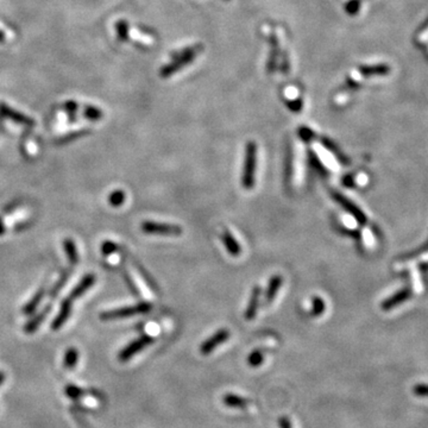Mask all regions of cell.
Returning <instances> with one entry per match:
<instances>
[{"label": "cell", "instance_id": "cell-1", "mask_svg": "<svg viewBox=\"0 0 428 428\" xmlns=\"http://www.w3.org/2000/svg\"><path fill=\"white\" fill-rule=\"evenodd\" d=\"M257 167V145L255 142L246 143L244 166H243L242 184L245 189H251L255 186V174Z\"/></svg>", "mask_w": 428, "mask_h": 428}, {"label": "cell", "instance_id": "cell-2", "mask_svg": "<svg viewBox=\"0 0 428 428\" xmlns=\"http://www.w3.org/2000/svg\"><path fill=\"white\" fill-rule=\"evenodd\" d=\"M152 309L151 303L149 302H140L133 306L128 307H120V308L106 310L100 314L101 320H117V319H126L131 318V316L146 314Z\"/></svg>", "mask_w": 428, "mask_h": 428}, {"label": "cell", "instance_id": "cell-3", "mask_svg": "<svg viewBox=\"0 0 428 428\" xmlns=\"http://www.w3.org/2000/svg\"><path fill=\"white\" fill-rule=\"evenodd\" d=\"M155 342V338H152L150 336H142L139 338L132 340L131 342H128L124 348L120 350L118 353V359L120 362L125 363L128 360H130L132 357L138 354L140 351L144 350L145 347H148L149 345H151Z\"/></svg>", "mask_w": 428, "mask_h": 428}, {"label": "cell", "instance_id": "cell-4", "mask_svg": "<svg viewBox=\"0 0 428 428\" xmlns=\"http://www.w3.org/2000/svg\"><path fill=\"white\" fill-rule=\"evenodd\" d=\"M140 228L144 233L148 234H162V236H180L182 228L177 225L166 224V222L144 221L140 225Z\"/></svg>", "mask_w": 428, "mask_h": 428}, {"label": "cell", "instance_id": "cell-5", "mask_svg": "<svg viewBox=\"0 0 428 428\" xmlns=\"http://www.w3.org/2000/svg\"><path fill=\"white\" fill-rule=\"evenodd\" d=\"M332 196H333L334 200L338 202L340 206L344 208L346 212L350 213L351 215H352L353 218L356 219L357 222H358L359 225H365L366 224L365 214L363 213V211L360 210V208L357 206V205H354L352 201L348 200L346 196L340 194V193H338V192H333Z\"/></svg>", "mask_w": 428, "mask_h": 428}, {"label": "cell", "instance_id": "cell-6", "mask_svg": "<svg viewBox=\"0 0 428 428\" xmlns=\"http://www.w3.org/2000/svg\"><path fill=\"white\" fill-rule=\"evenodd\" d=\"M230 338V331H227L226 328H221V330L216 331L213 336H211L210 338L205 340L200 346V352L204 356H208L215 350L216 347L220 346L221 344H224L226 340Z\"/></svg>", "mask_w": 428, "mask_h": 428}, {"label": "cell", "instance_id": "cell-7", "mask_svg": "<svg viewBox=\"0 0 428 428\" xmlns=\"http://www.w3.org/2000/svg\"><path fill=\"white\" fill-rule=\"evenodd\" d=\"M73 309V301L69 298H66L61 303L58 314L55 316V319L51 322V330L57 331L63 327V325L68 321L70 314H72Z\"/></svg>", "mask_w": 428, "mask_h": 428}, {"label": "cell", "instance_id": "cell-8", "mask_svg": "<svg viewBox=\"0 0 428 428\" xmlns=\"http://www.w3.org/2000/svg\"><path fill=\"white\" fill-rule=\"evenodd\" d=\"M95 280H96L95 275H93V274L85 275V276L82 277L81 280H80V282H79L74 287V288H73V290H72V292H70V294H69L68 298L72 301L78 300V299L81 298V296L84 295L85 293L87 292V290H89L90 288H92V286H93V284H94Z\"/></svg>", "mask_w": 428, "mask_h": 428}, {"label": "cell", "instance_id": "cell-9", "mask_svg": "<svg viewBox=\"0 0 428 428\" xmlns=\"http://www.w3.org/2000/svg\"><path fill=\"white\" fill-rule=\"evenodd\" d=\"M0 114H1V116H4V117H6V118H10L11 120H13V122L18 123V124L28 125V126H32L35 124L34 120H32L31 118L24 116L23 113L17 112V111L12 110V108L6 106L5 104H0Z\"/></svg>", "mask_w": 428, "mask_h": 428}, {"label": "cell", "instance_id": "cell-10", "mask_svg": "<svg viewBox=\"0 0 428 428\" xmlns=\"http://www.w3.org/2000/svg\"><path fill=\"white\" fill-rule=\"evenodd\" d=\"M50 310H51V306H46L42 310H41L38 314L32 316L30 320H29L24 325V332L26 334H32V333L36 332V331L38 330V327L42 325V322L45 320V318L48 316L49 313H50Z\"/></svg>", "mask_w": 428, "mask_h": 428}, {"label": "cell", "instance_id": "cell-11", "mask_svg": "<svg viewBox=\"0 0 428 428\" xmlns=\"http://www.w3.org/2000/svg\"><path fill=\"white\" fill-rule=\"evenodd\" d=\"M409 298H410V290L408 288H404L402 290H400V292L395 293V294L390 296V298L386 299V300L382 303V309L390 310L392 308H395V307L400 306L401 303H403L404 301L408 300Z\"/></svg>", "mask_w": 428, "mask_h": 428}, {"label": "cell", "instance_id": "cell-12", "mask_svg": "<svg viewBox=\"0 0 428 428\" xmlns=\"http://www.w3.org/2000/svg\"><path fill=\"white\" fill-rule=\"evenodd\" d=\"M259 298H260V288L259 287H254L252 289L250 300H249V304L246 307L245 310V319L246 320H252L257 314V310H258V304H259Z\"/></svg>", "mask_w": 428, "mask_h": 428}, {"label": "cell", "instance_id": "cell-13", "mask_svg": "<svg viewBox=\"0 0 428 428\" xmlns=\"http://www.w3.org/2000/svg\"><path fill=\"white\" fill-rule=\"evenodd\" d=\"M222 242H224L225 248H226V250L228 251V254L232 255V256H239L240 254H242V248H240V244L238 242H237V239L234 238L232 236V233L228 232V231H225L224 234H222Z\"/></svg>", "mask_w": 428, "mask_h": 428}, {"label": "cell", "instance_id": "cell-14", "mask_svg": "<svg viewBox=\"0 0 428 428\" xmlns=\"http://www.w3.org/2000/svg\"><path fill=\"white\" fill-rule=\"evenodd\" d=\"M281 286H282V277L280 275H274L271 277V280L269 281V286L266 288L265 292V302L270 303L275 298H276L278 290H280Z\"/></svg>", "mask_w": 428, "mask_h": 428}, {"label": "cell", "instance_id": "cell-15", "mask_svg": "<svg viewBox=\"0 0 428 428\" xmlns=\"http://www.w3.org/2000/svg\"><path fill=\"white\" fill-rule=\"evenodd\" d=\"M63 249H64V252H66L67 257H68L70 265L78 264L79 263V252H78V248H76V244L74 243V240L70 239V238L64 239L63 240Z\"/></svg>", "mask_w": 428, "mask_h": 428}, {"label": "cell", "instance_id": "cell-16", "mask_svg": "<svg viewBox=\"0 0 428 428\" xmlns=\"http://www.w3.org/2000/svg\"><path fill=\"white\" fill-rule=\"evenodd\" d=\"M222 402L230 408H245L249 404V400L237 394H226L222 397Z\"/></svg>", "mask_w": 428, "mask_h": 428}, {"label": "cell", "instance_id": "cell-17", "mask_svg": "<svg viewBox=\"0 0 428 428\" xmlns=\"http://www.w3.org/2000/svg\"><path fill=\"white\" fill-rule=\"evenodd\" d=\"M45 295V289L44 288H41L38 292L32 296V299L30 301H29L28 303L25 304L24 307H23V313H24L25 315H31L32 313L36 310V308L38 306H40V303L42 302L43 298H44Z\"/></svg>", "mask_w": 428, "mask_h": 428}, {"label": "cell", "instance_id": "cell-18", "mask_svg": "<svg viewBox=\"0 0 428 428\" xmlns=\"http://www.w3.org/2000/svg\"><path fill=\"white\" fill-rule=\"evenodd\" d=\"M79 363V350L75 347L67 348L63 356V366L66 369H74Z\"/></svg>", "mask_w": 428, "mask_h": 428}, {"label": "cell", "instance_id": "cell-19", "mask_svg": "<svg viewBox=\"0 0 428 428\" xmlns=\"http://www.w3.org/2000/svg\"><path fill=\"white\" fill-rule=\"evenodd\" d=\"M64 394L67 397H69L70 400H80V398L85 395V390L80 386L75 385V384H68V385L64 388Z\"/></svg>", "mask_w": 428, "mask_h": 428}, {"label": "cell", "instance_id": "cell-20", "mask_svg": "<svg viewBox=\"0 0 428 428\" xmlns=\"http://www.w3.org/2000/svg\"><path fill=\"white\" fill-rule=\"evenodd\" d=\"M69 276H70V270H69V271L63 272L62 276L60 277V280H58L57 282L55 283V286L52 287V289L50 290V294H49V295H50V298H51V299H55V298H56L58 293L61 292V289H62L63 287H64V284H66L67 282H68Z\"/></svg>", "mask_w": 428, "mask_h": 428}, {"label": "cell", "instance_id": "cell-21", "mask_svg": "<svg viewBox=\"0 0 428 428\" xmlns=\"http://www.w3.org/2000/svg\"><path fill=\"white\" fill-rule=\"evenodd\" d=\"M108 202H110L111 206H114V207L122 206V205L125 202V193L120 189L114 190V192L111 193L110 196H108Z\"/></svg>", "mask_w": 428, "mask_h": 428}, {"label": "cell", "instance_id": "cell-22", "mask_svg": "<svg viewBox=\"0 0 428 428\" xmlns=\"http://www.w3.org/2000/svg\"><path fill=\"white\" fill-rule=\"evenodd\" d=\"M325 309H326V304H325V301L322 300L321 298H319V296H314V298H313V300H312V310H310L312 315H314V316L321 315L322 313L325 312Z\"/></svg>", "mask_w": 428, "mask_h": 428}, {"label": "cell", "instance_id": "cell-23", "mask_svg": "<svg viewBox=\"0 0 428 428\" xmlns=\"http://www.w3.org/2000/svg\"><path fill=\"white\" fill-rule=\"evenodd\" d=\"M263 362H264V356H263V353L260 352L259 350L252 351V352L249 354L248 363H249V365L251 366V368H257V366H260L263 364Z\"/></svg>", "mask_w": 428, "mask_h": 428}, {"label": "cell", "instance_id": "cell-24", "mask_svg": "<svg viewBox=\"0 0 428 428\" xmlns=\"http://www.w3.org/2000/svg\"><path fill=\"white\" fill-rule=\"evenodd\" d=\"M293 172V155L292 151L288 150L286 154V160H284V180L287 183L290 182Z\"/></svg>", "mask_w": 428, "mask_h": 428}, {"label": "cell", "instance_id": "cell-25", "mask_svg": "<svg viewBox=\"0 0 428 428\" xmlns=\"http://www.w3.org/2000/svg\"><path fill=\"white\" fill-rule=\"evenodd\" d=\"M309 161H310V163H312V166L314 167V168L318 170L319 172H321V174H325V175L327 174L326 168H325L324 163L321 162L320 158L316 156V154H314L313 151L309 152Z\"/></svg>", "mask_w": 428, "mask_h": 428}, {"label": "cell", "instance_id": "cell-26", "mask_svg": "<svg viewBox=\"0 0 428 428\" xmlns=\"http://www.w3.org/2000/svg\"><path fill=\"white\" fill-rule=\"evenodd\" d=\"M85 117L90 120H99L102 117V112L99 108L88 106L85 110Z\"/></svg>", "mask_w": 428, "mask_h": 428}, {"label": "cell", "instance_id": "cell-27", "mask_svg": "<svg viewBox=\"0 0 428 428\" xmlns=\"http://www.w3.org/2000/svg\"><path fill=\"white\" fill-rule=\"evenodd\" d=\"M117 251V245L114 244L113 242H110V240H107V242H104L101 245V252L104 255H112L114 252Z\"/></svg>", "mask_w": 428, "mask_h": 428}, {"label": "cell", "instance_id": "cell-28", "mask_svg": "<svg viewBox=\"0 0 428 428\" xmlns=\"http://www.w3.org/2000/svg\"><path fill=\"white\" fill-rule=\"evenodd\" d=\"M413 392L416 396L428 397V384H416L413 388Z\"/></svg>", "mask_w": 428, "mask_h": 428}, {"label": "cell", "instance_id": "cell-29", "mask_svg": "<svg viewBox=\"0 0 428 428\" xmlns=\"http://www.w3.org/2000/svg\"><path fill=\"white\" fill-rule=\"evenodd\" d=\"M299 133H300V137L304 142H310V140L315 137L314 132H313L312 130H309L308 128H301L300 130H299Z\"/></svg>", "mask_w": 428, "mask_h": 428}, {"label": "cell", "instance_id": "cell-30", "mask_svg": "<svg viewBox=\"0 0 428 428\" xmlns=\"http://www.w3.org/2000/svg\"><path fill=\"white\" fill-rule=\"evenodd\" d=\"M278 426H280V428H293L292 422H290L288 416H281L278 419Z\"/></svg>", "mask_w": 428, "mask_h": 428}, {"label": "cell", "instance_id": "cell-31", "mask_svg": "<svg viewBox=\"0 0 428 428\" xmlns=\"http://www.w3.org/2000/svg\"><path fill=\"white\" fill-rule=\"evenodd\" d=\"M82 134H85V131H79V132H73V134H70V136H66V137H63V138H61L60 142L61 143L69 142V140H72V139L79 138V137L82 136Z\"/></svg>", "mask_w": 428, "mask_h": 428}, {"label": "cell", "instance_id": "cell-32", "mask_svg": "<svg viewBox=\"0 0 428 428\" xmlns=\"http://www.w3.org/2000/svg\"><path fill=\"white\" fill-rule=\"evenodd\" d=\"M288 107L292 111H294V112H299V111L301 110V107H302V102L301 100H296V101H288Z\"/></svg>", "mask_w": 428, "mask_h": 428}, {"label": "cell", "instance_id": "cell-33", "mask_svg": "<svg viewBox=\"0 0 428 428\" xmlns=\"http://www.w3.org/2000/svg\"><path fill=\"white\" fill-rule=\"evenodd\" d=\"M126 23L125 22H120L118 23V32H119V36L122 40H125L126 37V31H128V29H126Z\"/></svg>", "mask_w": 428, "mask_h": 428}, {"label": "cell", "instance_id": "cell-34", "mask_svg": "<svg viewBox=\"0 0 428 428\" xmlns=\"http://www.w3.org/2000/svg\"><path fill=\"white\" fill-rule=\"evenodd\" d=\"M66 105H67L66 108H67V110L69 111V112H74V111L78 110V104H75L74 101H69V102H67Z\"/></svg>", "mask_w": 428, "mask_h": 428}, {"label": "cell", "instance_id": "cell-35", "mask_svg": "<svg viewBox=\"0 0 428 428\" xmlns=\"http://www.w3.org/2000/svg\"><path fill=\"white\" fill-rule=\"evenodd\" d=\"M5 380H6V375H5L4 371L0 370V386H1L2 384H4Z\"/></svg>", "mask_w": 428, "mask_h": 428}, {"label": "cell", "instance_id": "cell-36", "mask_svg": "<svg viewBox=\"0 0 428 428\" xmlns=\"http://www.w3.org/2000/svg\"><path fill=\"white\" fill-rule=\"evenodd\" d=\"M5 230H6V228H5L4 221H2V219L0 218V236H1V234H4V233H5Z\"/></svg>", "mask_w": 428, "mask_h": 428}, {"label": "cell", "instance_id": "cell-37", "mask_svg": "<svg viewBox=\"0 0 428 428\" xmlns=\"http://www.w3.org/2000/svg\"><path fill=\"white\" fill-rule=\"evenodd\" d=\"M2 41H4V36H2V34L0 32V42H2Z\"/></svg>", "mask_w": 428, "mask_h": 428}]
</instances>
